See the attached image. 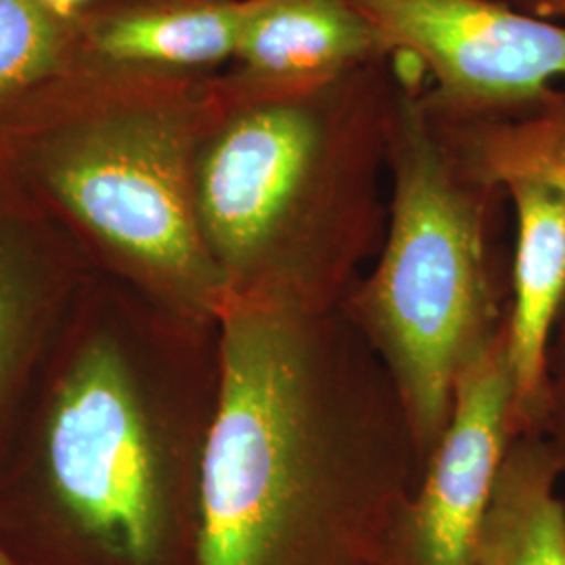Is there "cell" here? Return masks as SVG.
I'll list each match as a JSON object with an SVG mask.
<instances>
[{"label":"cell","mask_w":565,"mask_h":565,"mask_svg":"<svg viewBox=\"0 0 565 565\" xmlns=\"http://www.w3.org/2000/svg\"><path fill=\"white\" fill-rule=\"evenodd\" d=\"M562 478L541 436L515 438L469 565H565Z\"/></svg>","instance_id":"12"},{"label":"cell","mask_w":565,"mask_h":565,"mask_svg":"<svg viewBox=\"0 0 565 565\" xmlns=\"http://www.w3.org/2000/svg\"><path fill=\"white\" fill-rule=\"evenodd\" d=\"M515 9L541 20H565V0H507Z\"/></svg>","instance_id":"16"},{"label":"cell","mask_w":565,"mask_h":565,"mask_svg":"<svg viewBox=\"0 0 565 565\" xmlns=\"http://www.w3.org/2000/svg\"><path fill=\"white\" fill-rule=\"evenodd\" d=\"M392 60L401 97L387 151V228L340 310L384 363L427 463L457 377L505 329L509 298L490 235L505 191L467 172L425 111L424 72Z\"/></svg>","instance_id":"4"},{"label":"cell","mask_w":565,"mask_h":565,"mask_svg":"<svg viewBox=\"0 0 565 565\" xmlns=\"http://www.w3.org/2000/svg\"><path fill=\"white\" fill-rule=\"evenodd\" d=\"M398 97L392 57L296 90L214 82L195 207L224 302L342 306L384 243Z\"/></svg>","instance_id":"3"},{"label":"cell","mask_w":565,"mask_h":565,"mask_svg":"<svg viewBox=\"0 0 565 565\" xmlns=\"http://www.w3.org/2000/svg\"><path fill=\"white\" fill-rule=\"evenodd\" d=\"M513 382L501 335L457 377L443 438L394 525L384 565H469L513 434Z\"/></svg>","instance_id":"7"},{"label":"cell","mask_w":565,"mask_h":565,"mask_svg":"<svg viewBox=\"0 0 565 565\" xmlns=\"http://www.w3.org/2000/svg\"><path fill=\"white\" fill-rule=\"evenodd\" d=\"M539 436L565 476V306L548 348L545 415Z\"/></svg>","instance_id":"15"},{"label":"cell","mask_w":565,"mask_h":565,"mask_svg":"<svg viewBox=\"0 0 565 565\" xmlns=\"http://www.w3.org/2000/svg\"><path fill=\"white\" fill-rule=\"evenodd\" d=\"M39 2L51 15L70 18V15H74L81 9L82 4H86L88 0H39Z\"/></svg>","instance_id":"17"},{"label":"cell","mask_w":565,"mask_h":565,"mask_svg":"<svg viewBox=\"0 0 565 565\" xmlns=\"http://www.w3.org/2000/svg\"><path fill=\"white\" fill-rule=\"evenodd\" d=\"M392 57L352 0H247L228 84L296 90Z\"/></svg>","instance_id":"10"},{"label":"cell","mask_w":565,"mask_h":565,"mask_svg":"<svg viewBox=\"0 0 565 565\" xmlns=\"http://www.w3.org/2000/svg\"><path fill=\"white\" fill-rule=\"evenodd\" d=\"M431 120L457 160L478 181L494 189H503L507 182L513 181L541 182L565 200V88L562 86L515 114Z\"/></svg>","instance_id":"13"},{"label":"cell","mask_w":565,"mask_h":565,"mask_svg":"<svg viewBox=\"0 0 565 565\" xmlns=\"http://www.w3.org/2000/svg\"><path fill=\"white\" fill-rule=\"evenodd\" d=\"M247 0H137L97 30L103 57L189 74L235 57Z\"/></svg>","instance_id":"11"},{"label":"cell","mask_w":565,"mask_h":565,"mask_svg":"<svg viewBox=\"0 0 565 565\" xmlns=\"http://www.w3.org/2000/svg\"><path fill=\"white\" fill-rule=\"evenodd\" d=\"M191 565H384L425 461L342 310L226 300Z\"/></svg>","instance_id":"2"},{"label":"cell","mask_w":565,"mask_h":565,"mask_svg":"<svg viewBox=\"0 0 565 565\" xmlns=\"http://www.w3.org/2000/svg\"><path fill=\"white\" fill-rule=\"evenodd\" d=\"M505 2H507V0H505Z\"/></svg>","instance_id":"19"},{"label":"cell","mask_w":565,"mask_h":565,"mask_svg":"<svg viewBox=\"0 0 565 565\" xmlns=\"http://www.w3.org/2000/svg\"><path fill=\"white\" fill-rule=\"evenodd\" d=\"M221 333L93 277L0 440L15 565H191Z\"/></svg>","instance_id":"1"},{"label":"cell","mask_w":565,"mask_h":565,"mask_svg":"<svg viewBox=\"0 0 565 565\" xmlns=\"http://www.w3.org/2000/svg\"><path fill=\"white\" fill-rule=\"evenodd\" d=\"M0 565H15V564H13V562H11V559H9V557H7V555H4V553H2V551H0Z\"/></svg>","instance_id":"18"},{"label":"cell","mask_w":565,"mask_h":565,"mask_svg":"<svg viewBox=\"0 0 565 565\" xmlns=\"http://www.w3.org/2000/svg\"><path fill=\"white\" fill-rule=\"evenodd\" d=\"M93 277L0 158V440Z\"/></svg>","instance_id":"8"},{"label":"cell","mask_w":565,"mask_h":565,"mask_svg":"<svg viewBox=\"0 0 565 565\" xmlns=\"http://www.w3.org/2000/svg\"><path fill=\"white\" fill-rule=\"evenodd\" d=\"M212 97V82L145 72L120 103L0 147L93 275L205 323H218L224 306L195 207V156Z\"/></svg>","instance_id":"5"},{"label":"cell","mask_w":565,"mask_h":565,"mask_svg":"<svg viewBox=\"0 0 565 565\" xmlns=\"http://www.w3.org/2000/svg\"><path fill=\"white\" fill-rule=\"evenodd\" d=\"M503 191L515 212L507 361L520 438L539 436L545 415L548 348L565 306V200L541 182H507Z\"/></svg>","instance_id":"9"},{"label":"cell","mask_w":565,"mask_h":565,"mask_svg":"<svg viewBox=\"0 0 565 565\" xmlns=\"http://www.w3.org/2000/svg\"><path fill=\"white\" fill-rule=\"evenodd\" d=\"M60 34L39 0H0V99L55 72Z\"/></svg>","instance_id":"14"},{"label":"cell","mask_w":565,"mask_h":565,"mask_svg":"<svg viewBox=\"0 0 565 565\" xmlns=\"http://www.w3.org/2000/svg\"><path fill=\"white\" fill-rule=\"evenodd\" d=\"M392 57L424 72L431 118L522 111L565 82V25L505 0H352Z\"/></svg>","instance_id":"6"}]
</instances>
